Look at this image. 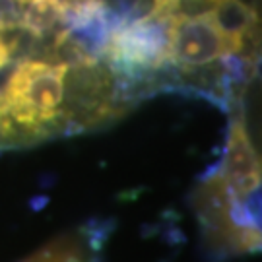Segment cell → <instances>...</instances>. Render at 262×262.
Returning a JSON list of instances; mask_svg holds the SVG:
<instances>
[{"instance_id": "obj_1", "label": "cell", "mask_w": 262, "mask_h": 262, "mask_svg": "<svg viewBox=\"0 0 262 262\" xmlns=\"http://www.w3.org/2000/svg\"><path fill=\"white\" fill-rule=\"evenodd\" d=\"M70 64L26 58L10 74L0 111V148L64 134L62 101Z\"/></svg>"}, {"instance_id": "obj_2", "label": "cell", "mask_w": 262, "mask_h": 262, "mask_svg": "<svg viewBox=\"0 0 262 262\" xmlns=\"http://www.w3.org/2000/svg\"><path fill=\"white\" fill-rule=\"evenodd\" d=\"M196 212L208 243L224 254L260 249V187L241 188L212 173L198 190Z\"/></svg>"}, {"instance_id": "obj_3", "label": "cell", "mask_w": 262, "mask_h": 262, "mask_svg": "<svg viewBox=\"0 0 262 262\" xmlns=\"http://www.w3.org/2000/svg\"><path fill=\"white\" fill-rule=\"evenodd\" d=\"M235 53L231 41L215 28L210 16L175 19L171 37V64L179 68L206 66L222 56Z\"/></svg>"}, {"instance_id": "obj_4", "label": "cell", "mask_w": 262, "mask_h": 262, "mask_svg": "<svg viewBox=\"0 0 262 262\" xmlns=\"http://www.w3.org/2000/svg\"><path fill=\"white\" fill-rule=\"evenodd\" d=\"M220 167L222 175L237 187H260V161L251 144L249 134L245 130V122L241 117H235L231 121L227 148Z\"/></svg>"}, {"instance_id": "obj_5", "label": "cell", "mask_w": 262, "mask_h": 262, "mask_svg": "<svg viewBox=\"0 0 262 262\" xmlns=\"http://www.w3.org/2000/svg\"><path fill=\"white\" fill-rule=\"evenodd\" d=\"M210 19L227 37V41H231L237 55L243 49V39L251 31H254V28H258V14L251 12L239 0L220 2L214 8V12L210 14Z\"/></svg>"}, {"instance_id": "obj_6", "label": "cell", "mask_w": 262, "mask_h": 262, "mask_svg": "<svg viewBox=\"0 0 262 262\" xmlns=\"http://www.w3.org/2000/svg\"><path fill=\"white\" fill-rule=\"evenodd\" d=\"M24 262H97V258L76 245L56 243L45 247L43 251Z\"/></svg>"}]
</instances>
